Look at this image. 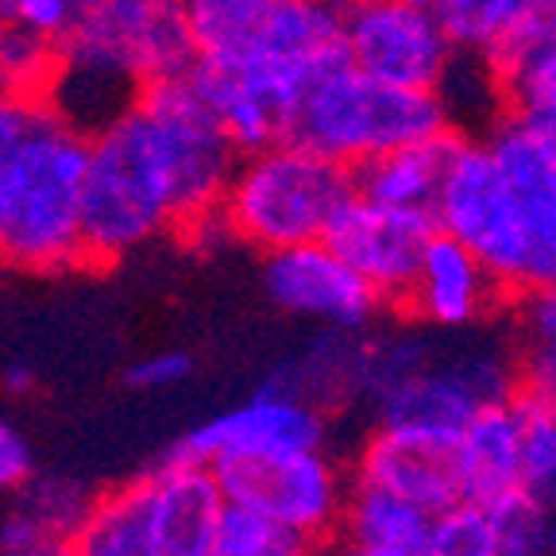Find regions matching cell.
<instances>
[{
	"label": "cell",
	"mask_w": 556,
	"mask_h": 556,
	"mask_svg": "<svg viewBox=\"0 0 556 556\" xmlns=\"http://www.w3.org/2000/svg\"><path fill=\"white\" fill-rule=\"evenodd\" d=\"M359 348H364V332L325 329V337L305 356L282 364L267 382L321 406L332 417L340 406L359 402Z\"/></svg>",
	"instance_id": "obj_19"
},
{
	"label": "cell",
	"mask_w": 556,
	"mask_h": 556,
	"mask_svg": "<svg viewBox=\"0 0 556 556\" xmlns=\"http://www.w3.org/2000/svg\"><path fill=\"white\" fill-rule=\"evenodd\" d=\"M208 471L228 506L263 514L309 548L329 545L340 533L352 476L340 468L329 444L228 456L208 464Z\"/></svg>",
	"instance_id": "obj_7"
},
{
	"label": "cell",
	"mask_w": 556,
	"mask_h": 556,
	"mask_svg": "<svg viewBox=\"0 0 556 556\" xmlns=\"http://www.w3.org/2000/svg\"><path fill=\"white\" fill-rule=\"evenodd\" d=\"M4 59H9V31L0 27V86H4ZM9 89V86H4Z\"/></svg>",
	"instance_id": "obj_38"
},
{
	"label": "cell",
	"mask_w": 556,
	"mask_h": 556,
	"mask_svg": "<svg viewBox=\"0 0 556 556\" xmlns=\"http://www.w3.org/2000/svg\"><path fill=\"white\" fill-rule=\"evenodd\" d=\"M0 556H66V541L43 538L24 514L12 510L0 521Z\"/></svg>",
	"instance_id": "obj_35"
},
{
	"label": "cell",
	"mask_w": 556,
	"mask_h": 556,
	"mask_svg": "<svg viewBox=\"0 0 556 556\" xmlns=\"http://www.w3.org/2000/svg\"><path fill=\"white\" fill-rule=\"evenodd\" d=\"M495 81L506 121L530 131L541 148L556 155V47H541L495 66Z\"/></svg>",
	"instance_id": "obj_21"
},
{
	"label": "cell",
	"mask_w": 556,
	"mask_h": 556,
	"mask_svg": "<svg viewBox=\"0 0 556 556\" xmlns=\"http://www.w3.org/2000/svg\"><path fill=\"white\" fill-rule=\"evenodd\" d=\"M263 290L290 317L337 332H364L387 305L329 240L263 255Z\"/></svg>",
	"instance_id": "obj_10"
},
{
	"label": "cell",
	"mask_w": 556,
	"mask_h": 556,
	"mask_svg": "<svg viewBox=\"0 0 556 556\" xmlns=\"http://www.w3.org/2000/svg\"><path fill=\"white\" fill-rule=\"evenodd\" d=\"M344 62L379 81L441 89L460 51L426 0H337Z\"/></svg>",
	"instance_id": "obj_9"
},
{
	"label": "cell",
	"mask_w": 556,
	"mask_h": 556,
	"mask_svg": "<svg viewBox=\"0 0 556 556\" xmlns=\"http://www.w3.org/2000/svg\"><path fill=\"white\" fill-rule=\"evenodd\" d=\"M313 444H329V414L275 387V382H263L252 399H243L240 406L201 421L170 452L208 468V464L228 460V456L313 448Z\"/></svg>",
	"instance_id": "obj_11"
},
{
	"label": "cell",
	"mask_w": 556,
	"mask_h": 556,
	"mask_svg": "<svg viewBox=\"0 0 556 556\" xmlns=\"http://www.w3.org/2000/svg\"><path fill=\"white\" fill-rule=\"evenodd\" d=\"M426 556H498V506L460 498L433 514Z\"/></svg>",
	"instance_id": "obj_27"
},
{
	"label": "cell",
	"mask_w": 556,
	"mask_h": 556,
	"mask_svg": "<svg viewBox=\"0 0 556 556\" xmlns=\"http://www.w3.org/2000/svg\"><path fill=\"white\" fill-rule=\"evenodd\" d=\"M148 526L151 556H208L217 533L225 495L205 464L186 456H166L155 471H148Z\"/></svg>",
	"instance_id": "obj_15"
},
{
	"label": "cell",
	"mask_w": 556,
	"mask_h": 556,
	"mask_svg": "<svg viewBox=\"0 0 556 556\" xmlns=\"http://www.w3.org/2000/svg\"><path fill=\"white\" fill-rule=\"evenodd\" d=\"M4 391L9 394H16V399H27V394L35 391V387H39V379H35V371L31 367H24V364H12L9 371H4Z\"/></svg>",
	"instance_id": "obj_36"
},
{
	"label": "cell",
	"mask_w": 556,
	"mask_h": 556,
	"mask_svg": "<svg viewBox=\"0 0 556 556\" xmlns=\"http://www.w3.org/2000/svg\"><path fill=\"white\" fill-rule=\"evenodd\" d=\"M541 47H556V0H521L518 16L510 20L486 66H506L521 54L541 51Z\"/></svg>",
	"instance_id": "obj_31"
},
{
	"label": "cell",
	"mask_w": 556,
	"mask_h": 556,
	"mask_svg": "<svg viewBox=\"0 0 556 556\" xmlns=\"http://www.w3.org/2000/svg\"><path fill=\"white\" fill-rule=\"evenodd\" d=\"M498 556H556L553 510L521 495L498 503Z\"/></svg>",
	"instance_id": "obj_29"
},
{
	"label": "cell",
	"mask_w": 556,
	"mask_h": 556,
	"mask_svg": "<svg viewBox=\"0 0 556 556\" xmlns=\"http://www.w3.org/2000/svg\"><path fill=\"white\" fill-rule=\"evenodd\" d=\"M236 155L190 74L148 86L86 136V263H121L170 232L217 228Z\"/></svg>",
	"instance_id": "obj_1"
},
{
	"label": "cell",
	"mask_w": 556,
	"mask_h": 556,
	"mask_svg": "<svg viewBox=\"0 0 556 556\" xmlns=\"http://www.w3.org/2000/svg\"><path fill=\"white\" fill-rule=\"evenodd\" d=\"M352 483L379 486L429 514L460 503V471L452 441L406 426H375L352 460Z\"/></svg>",
	"instance_id": "obj_14"
},
{
	"label": "cell",
	"mask_w": 556,
	"mask_h": 556,
	"mask_svg": "<svg viewBox=\"0 0 556 556\" xmlns=\"http://www.w3.org/2000/svg\"><path fill=\"white\" fill-rule=\"evenodd\" d=\"M506 305L510 298L503 294L498 278L483 267V260L437 228L417 260L414 282L399 309L421 329L468 332L498 317Z\"/></svg>",
	"instance_id": "obj_13"
},
{
	"label": "cell",
	"mask_w": 556,
	"mask_h": 556,
	"mask_svg": "<svg viewBox=\"0 0 556 556\" xmlns=\"http://www.w3.org/2000/svg\"><path fill=\"white\" fill-rule=\"evenodd\" d=\"M426 4L441 20L452 47L483 62L491 59V51L521 9V0H426Z\"/></svg>",
	"instance_id": "obj_24"
},
{
	"label": "cell",
	"mask_w": 556,
	"mask_h": 556,
	"mask_svg": "<svg viewBox=\"0 0 556 556\" xmlns=\"http://www.w3.org/2000/svg\"><path fill=\"white\" fill-rule=\"evenodd\" d=\"M208 556H313V548L263 514L225 503Z\"/></svg>",
	"instance_id": "obj_28"
},
{
	"label": "cell",
	"mask_w": 556,
	"mask_h": 556,
	"mask_svg": "<svg viewBox=\"0 0 556 556\" xmlns=\"http://www.w3.org/2000/svg\"><path fill=\"white\" fill-rule=\"evenodd\" d=\"M441 131L456 128L437 89L391 86L356 70L352 62H337L302 93L287 136L356 170L382 151L441 136Z\"/></svg>",
	"instance_id": "obj_6"
},
{
	"label": "cell",
	"mask_w": 556,
	"mask_h": 556,
	"mask_svg": "<svg viewBox=\"0 0 556 556\" xmlns=\"http://www.w3.org/2000/svg\"><path fill=\"white\" fill-rule=\"evenodd\" d=\"M452 139H456V131L414 139V143L382 151L371 163L356 166V170H352V178H356V198L375 201V205L429 213L437 190H441Z\"/></svg>",
	"instance_id": "obj_17"
},
{
	"label": "cell",
	"mask_w": 556,
	"mask_h": 556,
	"mask_svg": "<svg viewBox=\"0 0 556 556\" xmlns=\"http://www.w3.org/2000/svg\"><path fill=\"white\" fill-rule=\"evenodd\" d=\"M193 66L182 0H89L54 47L39 97L78 131L121 116L148 86Z\"/></svg>",
	"instance_id": "obj_3"
},
{
	"label": "cell",
	"mask_w": 556,
	"mask_h": 556,
	"mask_svg": "<svg viewBox=\"0 0 556 556\" xmlns=\"http://www.w3.org/2000/svg\"><path fill=\"white\" fill-rule=\"evenodd\" d=\"M337 556H409V553H371V548H352V545H340Z\"/></svg>",
	"instance_id": "obj_37"
},
{
	"label": "cell",
	"mask_w": 556,
	"mask_h": 556,
	"mask_svg": "<svg viewBox=\"0 0 556 556\" xmlns=\"http://www.w3.org/2000/svg\"><path fill=\"white\" fill-rule=\"evenodd\" d=\"M433 514L379 486L352 483L340 518V545L371 548V553H409L426 556Z\"/></svg>",
	"instance_id": "obj_18"
},
{
	"label": "cell",
	"mask_w": 556,
	"mask_h": 556,
	"mask_svg": "<svg viewBox=\"0 0 556 556\" xmlns=\"http://www.w3.org/2000/svg\"><path fill=\"white\" fill-rule=\"evenodd\" d=\"M66 556H151L148 491L143 479L93 498L78 530L66 538Z\"/></svg>",
	"instance_id": "obj_20"
},
{
	"label": "cell",
	"mask_w": 556,
	"mask_h": 556,
	"mask_svg": "<svg viewBox=\"0 0 556 556\" xmlns=\"http://www.w3.org/2000/svg\"><path fill=\"white\" fill-rule=\"evenodd\" d=\"M521 382L518 352L498 344H460L429 352V359L375 406V426H406L456 441L464 426L491 402H503Z\"/></svg>",
	"instance_id": "obj_8"
},
{
	"label": "cell",
	"mask_w": 556,
	"mask_h": 556,
	"mask_svg": "<svg viewBox=\"0 0 556 556\" xmlns=\"http://www.w3.org/2000/svg\"><path fill=\"white\" fill-rule=\"evenodd\" d=\"M437 232L433 213L391 208L375 201L352 198L332 220L325 240L344 255V263L379 294L387 309H399L414 282L417 260Z\"/></svg>",
	"instance_id": "obj_12"
},
{
	"label": "cell",
	"mask_w": 556,
	"mask_h": 556,
	"mask_svg": "<svg viewBox=\"0 0 556 556\" xmlns=\"http://www.w3.org/2000/svg\"><path fill=\"white\" fill-rule=\"evenodd\" d=\"M35 109H39V93L0 86V225H4V205H9L12 163H16V151L24 143Z\"/></svg>",
	"instance_id": "obj_32"
},
{
	"label": "cell",
	"mask_w": 556,
	"mask_h": 556,
	"mask_svg": "<svg viewBox=\"0 0 556 556\" xmlns=\"http://www.w3.org/2000/svg\"><path fill=\"white\" fill-rule=\"evenodd\" d=\"M518 421V491L538 506H556V399L518 382L510 394Z\"/></svg>",
	"instance_id": "obj_23"
},
{
	"label": "cell",
	"mask_w": 556,
	"mask_h": 556,
	"mask_svg": "<svg viewBox=\"0 0 556 556\" xmlns=\"http://www.w3.org/2000/svg\"><path fill=\"white\" fill-rule=\"evenodd\" d=\"M86 131L51 113L39 97L9 178L0 225V263L35 275H59L86 263Z\"/></svg>",
	"instance_id": "obj_4"
},
{
	"label": "cell",
	"mask_w": 556,
	"mask_h": 556,
	"mask_svg": "<svg viewBox=\"0 0 556 556\" xmlns=\"http://www.w3.org/2000/svg\"><path fill=\"white\" fill-rule=\"evenodd\" d=\"M193 375V356L182 352V348H159V352H148L143 359L128 367V387L143 394H163L182 387Z\"/></svg>",
	"instance_id": "obj_33"
},
{
	"label": "cell",
	"mask_w": 556,
	"mask_h": 556,
	"mask_svg": "<svg viewBox=\"0 0 556 556\" xmlns=\"http://www.w3.org/2000/svg\"><path fill=\"white\" fill-rule=\"evenodd\" d=\"M89 0H0V27L59 47Z\"/></svg>",
	"instance_id": "obj_30"
},
{
	"label": "cell",
	"mask_w": 556,
	"mask_h": 556,
	"mask_svg": "<svg viewBox=\"0 0 556 556\" xmlns=\"http://www.w3.org/2000/svg\"><path fill=\"white\" fill-rule=\"evenodd\" d=\"M278 0H182L193 66H228L263 31Z\"/></svg>",
	"instance_id": "obj_22"
},
{
	"label": "cell",
	"mask_w": 556,
	"mask_h": 556,
	"mask_svg": "<svg viewBox=\"0 0 556 556\" xmlns=\"http://www.w3.org/2000/svg\"><path fill=\"white\" fill-rule=\"evenodd\" d=\"M356 198L352 170L282 136L236 155L217 205V228L260 255L325 240L340 208Z\"/></svg>",
	"instance_id": "obj_5"
},
{
	"label": "cell",
	"mask_w": 556,
	"mask_h": 556,
	"mask_svg": "<svg viewBox=\"0 0 556 556\" xmlns=\"http://www.w3.org/2000/svg\"><path fill=\"white\" fill-rule=\"evenodd\" d=\"M518 321V371L548 399H556V282L521 298Z\"/></svg>",
	"instance_id": "obj_26"
},
{
	"label": "cell",
	"mask_w": 556,
	"mask_h": 556,
	"mask_svg": "<svg viewBox=\"0 0 556 556\" xmlns=\"http://www.w3.org/2000/svg\"><path fill=\"white\" fill-rule=\"evenodd\" d=\"M35 460H31V444L24 441L9 417H0V495H16L20 486L31 479Z\"/></svg>",
	"instance_id": "obj_34"
},
{
	"label": "cell",
	"mask_w": 556,
	"mask_h": 556,
	"mask_svg": "<svg viewBox=\"0 0 556 556\" xmlns=\"http://www.w3.org/2000/svg\"><path fill=\"white\" fill-rule=\"evenodd\" d=\"M89 506H93V495H89L78 479L31 471V479L16 491V506L12 510L24 514L43 538L66 541L70 533L78 530V521L86 518Z\"/></svg>",
	"instance_id": "obj_25"
},
{
	"label": "cell",
	"mask_w": 556,
	"mask_h": 556,
	"mask_svg": "<svg viewBox=\"0 0 556 556\" xmlns=\"http://www.w3.org/2000/svg\"><path fill=\"white\" fill-rule=\"evenodd\" d=\"M429 213L483 260L510 305L556 282V155L506 116L479 139L456 131Z\"/></svg>",
	"instance_id": "obj_2"
},
{
	"label": "cell",
	"mask_w": 556,
	"mask_h": 556,
	"mask_svg": "<svg viewBox=\"0 0 556 556\" xmlns=\"http://www.w3.org/2000/svg\"><path fill=\"white\" fill-rule=\"evenodd\" d=\"M460 491L471 503H510L518 498V421L510 399L483 406L452 441Z\"/></svg>",
	"instance_id": "obj_16"
}]
</instances>
